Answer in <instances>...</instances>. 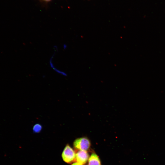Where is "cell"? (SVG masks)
Masks as SVG:
<instances>
[{
  "instance_id": "obj_1",
  "label": "cell",
  "mask_w": 165,
  "mask_h": 165,
  "mask_svg": "<svg viewBox=\"0 0 165 165\" xmlns=\"http://www.w3.org/2000/svg\"><path fill=\"white\" fill-rule=\"evenodd\" d=\"M75 148L79 150L87 151L90 148V142L86 137H82L76 139L74 142Z\"/></svg>"
},
{
  "instance_id": "obj_2",
  "label": "cell",
  "mask_w": 165,
  "mask_h": 165,
  "mask_svg": "<svg viewBox=\"0 0 165 165\" xmlns=\"http://www.w3.org/2000/svg\"><path fill=\"white\" fill-rule=\"evenodd\" d=\"M62 156L64 161L71 163L75 160V153L73 149L68 145H67L63 150Z\"/></svg>"
},
{
  "instance_id": "obj_3",
  "label": "cell",
  "mask_w": 165,
  "mask_h": 165,
  "mask_svg": "<svg viewBox=\"0 0 165 165\" xmlns=\"http://www.w3.org/2000/svg\"><path fill=\"white\" fill-rule=\"evenodd\" d=\"M89 155L86 151L79 150L75 154V159L77 162L82 165L88 160Z\"/></svg>"
},
{
  "instance_id": "obj_4",
  "label": "cell",
  "mask_w": 165,
  "mask_h": 165,
  "mask_svg": "<svg viewBox=\"0 0 165 165\" xmlns=\"http://www.w3.org/2000/svg\"><path fill=\"white\" fill-rule=\"evenodd\" d=\"M88 165H101L100 159L95 153H92L89 158Z\"/></svg>"
},
{
  "instance_id": "obj_5",
  "label": "cell",
  "mask_w": 165,
  "mask_h": 165,
  "mask_svg": "<svg viewBox=\"0 0 165 165\" xmlns=\"http://www.w3.org/2000/svg\"><path fill=\"white\" fill-rule=\"evenodd\" d=\"M42 128V126L40 124H36L33 127V130L35 133H38L41 130Z\"/></svg>"
},
{
  "instance_id": "obj_6",
  "label": "cell",
  "mask_w": 165,
  "mask_h": 165,
  "mask_svg": "<svg viewBox=\"0 0 165 165\" xmlns=\"http://www.w3.org/2000/svg\"><path fill=\"white\" fill-rule=\"evenodd\" d=\"M53 0H39V2L44 4H46L51 2Z\"/></svg>"
},
{
  "instance_id": "obj_7",
  "label": "cell",
  "mask_w": 165,
  "mask_h": 165,
  "mask_svg": "<svg viewBox=\"0 0 165 165\" xmlns=\"http://www.w3.org/2000/svg\"><path fill=\"white\" fill-rule=\"evenodd\" d=\"M72 165H82L76 162V163H73Z\"/></svg>"
},
{
  "instance_id": "obj_8",
  "label": "cell",
  "mask_w": 165,
  "mask_h": 165,
  "mask_svg": "<svg viewBox=\"0 0 165 165\" xmlns=\"http://www.w3.org/2000/svg\"></svg>"
}]
</instances>
